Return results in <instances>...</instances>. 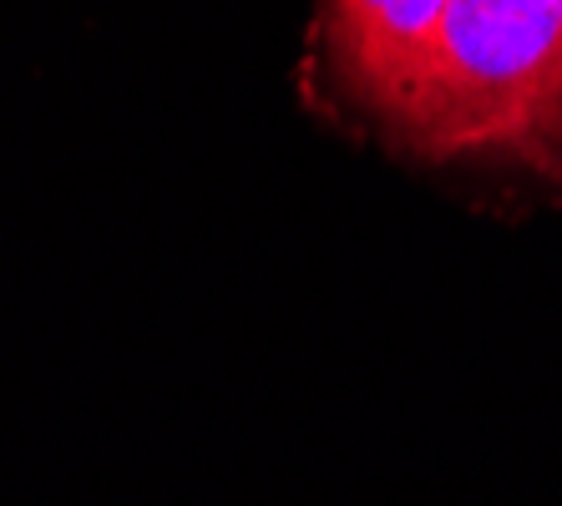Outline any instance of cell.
Returning a JSON list of instances; mask_svg holds the SVG:
<instances>
[{
  "label": "cell",
  "mask_w": 562,
  "mask_h": 506,
  "mask_svg": "<svg viewBox=\"0 0 562 506\" xmlns=\"http://www.w3.org/2000/svg\"><path fill=\"white\" fill-rule=\"evenodd\" d=\"M380 137L426 162L562 168V0H451Z\"/></svg>",
  "instance_id": "cell-1"
},
{
  "label": "cell",
  "mask_w": 562,
  "mask_h": 506,
  "mask_svg": "<svg viewBox=\"0 0 562 506\" xmlns=\"http://www.w3.org/2000/svg\"><path fill=\"white\" fill-rule=\"evenodd\" d=\"M451 0H314L304 87L329 117L385 127Z\"/></svg>",
  "instance_id": "cell-2"
}]
</instances>
